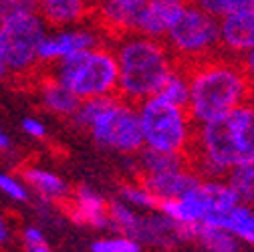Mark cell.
Masks as SVG:
<instances>
[{
  "label": "cell",
  "mask_w": 254,
  "mask_h": 252,
  "mask_svg": "<svg viewBox=\"0 0 254 252\" xmlns=\"http://www.w3.org/2000/svg\"><path fill=\"white\" fill-rule=\"evenodd\" d=\"M37 12L49 28H67L87 22L93 12V4L87 0H39Z\"/></svg>",
  "instance_id": "2e32d148"
},
{
  "label": "cell",
  "mask_w": 254,
  "mask_h": 252,
  "mask_svg": "<svg viewBox=\"0 0 254 252\" xmlns=\"http://www.w3.org/2000/svg\"><path fill=\"white\" fill-rule=\"evenodd\" d=\"M240 63H242V67H244V71L248 73V77L254 81V49L250 51V53H246L242 59H240Z\"/></svg>",
  "instance_id": "4dcf8cb0"
},
{
  "label": "cell",
  "mask_w": 254,
  "mask_h": 252,
  "mask_svg": "<svg viewBox=\"0 0 254 252\" xmlns=\"http://www.w3.org/2000/svg\"><path fill=\"white\" fill-rule=\"evenodd\" d=\"M39 10V0H0V24Z\"/></svg>",
  "instance_id": "83f0119b"
},
{
  "label": "cell",
  "mask_w": 254,
  "mask_h": 252,
  "mask_svg": "<svg viewBox=\"0 0 254 252\" xmlns=\"http://www.w3.org/2000/svg\"><path fill=\"white\" fill-rule=\"evenodd\" d=\"M87 2H89V4H95V2H97V0H87Z\"/></svg>",
  "instance_id": "8d00e7d4"
},
{
  "label": "cell",
  "mask_w": 254,
  "mask_h": 252,
  "mask_svg": "<svg viewBox=\"0 0 254 252\" xmlns=\"http://www.w3.org/2000/svg\"><path fill=\"white\" fill-rule=\"evenodd\" d=\"M117 200L135 208L137 212H155V210H160V204H162L160 198H157L141 180L121 184L119 192H117Z\"/></svg>",
  "instance_id": "7402d4cb"
},
{
  "label": "cell",
  "mask_w": 254,
  "mask_h": 252,
  "mask_svg": "<svg viewBox=\"0 0 254 252\" xmlns=\"http://www.w3.org/2000/svg\"><path fill=\"white\" fill-rule=\"evenodd\" d=\"M105 33L95 22H83L67 28H49L41 47V65L55 67L77 53L105 45Z\"/></svg>",
  "instance_id": "30bf717a"
},
{
  "label": "cell",
  "mask_w": 254,
  "mask_h": 252,
  "mask_svg": "<svg viewBox=\"0 0 254 252\" xmlns=\"http://www.w3.org/2000/svg\"><path fill=\"white\" fill-rule=\"evenodd\" d=\"M190 93H192V85H190V69L184 67V65H176L174 71L164 81L162 89L157 91L155 97H160V99H164L172 105L188 107Z\"/></svg>",
  "instance_id": "44dd1931"
},
{
  "label": "cell",
  "mask_w": 254,
  "mask_h": 252,
  "mask_svg": "<svg viewBox=\"0 0 254 252\" xmlns=\"http://www.w3.org/2000/svg\"><path fill=\"white\" fill-rule=\"evenodd\" d=\"M30 188V192H35L39 200L47 204H57V202H65L71 198V188L69 184L63 180L59 174L41 168V166H26L20 174Z\"/></svg>",
  "instance_id": "e0dca14e"
},
{
  "label": "cell",
  "mask_w": 254,
  "mask_h": 252,
  "mask_svg": "<svg viewBox=\"0 0 254 252\" xmlns=\"http://www.w3.org/2000/svg\"><path fill=\"white\" fill-rule=\"evenodd\" d=\"M206 252H242L240 240L228 230L218 226H200L196 228V238Z\"/></svg>",
  "instance_id": "603a6c76"
},
{
  "label": "cell",
  "mask_w": 254,
  "mask_h": 252,
  "mask_svg": "<svg viewBox=\"0 0 254 252\" xmlns=\"http://www.w3.org/2000/svg\"><path fill=\"white\" fill-rule=\"evenodd\" d=\"M49 26L39 12L0 24V55L8 75H28L41 65V47Z\"/></svg>",
  "instance_id": "9c48e42d"
},
{
  "label": "cell",
  "mask_w": 254,
  "mask_h": 252,
  "mask_svg": "<svg viewBox=\"0 0 254 252\" xmlns=\"http://www.w3.org/2000/svg\"><path fill=\"white\" fill-rule=\"evenodd\" d=\"M226 180L232 186V190L236 192L240 204L254 208V160L234 168L226 176Z\"/></svg>",
  "instance_id": "cb8c5ba5"
},
{
  "label": "cell",
  "mask_w": 254,
  "mask_h": 252,
  "mask_svg": "<svg viewBox=\"0 0 254 252\" xmlns=\"http://www.w3.org/2000/svg\"><path fill=\"white\" fill-rule=\"evenodd\" d=\"M248 105L254 107V81H252V87H250V95H248Z\"/></svg>",
  "instance_id": "e575fe53"
},
{
  "label": "cell",
  "mask_w": 254,
  "mask_h": 252,
  "mask_svg": "<svg viewBox=\"0 0 254 252\" xmlns=\"http://www.w3.org/2000/svg\"><path fill=\"white\" fill-rule=\"evenodd\" d=\"M22 242L26 252H53V248L47 242L45 232L39 226H26L22 230Z\"/></svg>",
  "instance_id": "f1b7e54d"
},
{
  "label": "cell",
  "mask_w": 254,
  "mask_h": 252,
  "mask_svg": "<svg viewBox=\"0 0 254 252\" xmlns=\"http://www.w3.org/2000/svg\"><path fill=\"white\" fill-rule=\"evenodd\" d=\"M145 149L190 155L196 139V121L188 107L149 97L137 105Z\"/></svg>",
  "instance_id": "8992f818"
},
{
  "label": "cell",
  "mask_w": 254,
  "mask_h": 252,
  "mask_svg": "<svg viewBox=\"0 0 254 252\" xmlns=\"http://www.w3.org/2000/svg\"><path fill=\"white\" fill-rule=\"evenodd\" d=\"M8 149H10V137L2 131V127H0V153L8 151Z\"/></svg>",
  "instance_id": "1f68e13d"
},
{
  "label": "cell",
  "mask_w": 254,
  "mask_h": 252,
  "mask_svg": "<svg viewBox=\"0 0 254 252\" xmlns=\"http://www.w3.org/2000/svg\"><path fill=\"white\" fill-rule=\"evenodd\" d=\"M254 49V12H232L220 18V53L242 59Z\"/></svg>",
  "instance_id": "5bb4252c"
},
{
  "label": "cell",
  "mask_w": 254,
  "mask_h": 252,
  "mask_svg": "<svg viewBox=\"0 0 254 252\" xmlns=\"http://www.w3.org/2000/svg\"><path fill=\"white\" fill-rule=\"evenodd\" d=\"M137 174L139 178L143 176H153V174H162L170 170L184 168L190 162V155H180V153H164V151H153V149H141L137 153Z\"/></svg>",
  "instance_id": "ffe728a7"
},
{
  "label": "cell",
  "mask_w": 254,
  "mask_h": 252,
  "mask_svg": "<svg viewBox=\"0 0 254 252\" xmlns=\"http://www.w3.org/2000/svg\"><path fill=\"white\" fill-rule=\"evenodd\" d=\"M69 214L81 226L89 228H109V202L91 186H79L71 192L69 198Z\"/></svg>",
  "instance_id": "4fadbf2b"
},
{
  "label": "cell",
  "mask_w": 254,
  "mask_h": 252,
  "mask_svg": "<svg viewBox=\"0 0 254 252\" xmlns=\"http://www.w3.org/2000/svg\"><path fill=\"white\" fill-rule=\"evenodd\" d=\"M4 242H6V240H4V238H2V234H0V246H2V244H4Z\"/></svg>",
  "instance_id": "d590c367"
},
{
  "label": "cell",
  "mask_w": 254,
  "mask_h": 252,
  "mask_svg": "<svg viewBox=\"0 0 254 252\" xmlns=\"http://www.w3.org/2000/svg\"><path fill=\"white\" fill-rule=\"evenodd\" d=\"M188 4L190 0H147L137 20L135 33L164 41Z\"/></svg>",
  "instance_id": "7c38bea8"
},
{
  "label": "cell",
  "mask_w": 254,
  "mask_h": 252,
  "mask_svg": "<svg viewBox=\"0 0 254 252\" xmlns=\"http://www.w3.org/2000/svg\"><path fill=\"white\" fill-rule=\"evenodd\" d=\"M113 51L119 65V97L135 105L155 97L178 65L164 41L141 33L115 39Z\"/></svg>",
  "instance_id": "3957f363"
},
{
  "label": "cell",
  "mask_w": 254,
  "mask_h": 252,
  "mask_svg": "<svg viewBox=\"0 0 254 252\" xmlns=\"http://www.w3.org/2000/svg\"><path fill=\"white\" fill-rule=\"evenodd\" d=\"M162 252H174V250H172V248H166V250H162Z\"/></svg>",
  "instance_id": "74e56055"
},
{
  "label": "cell",
  "mask_w": 254,
  "mask_h": 252,
  "mask_svg": "<svg viewBox=\"0 0 254 252\" xmlns=\"http://www.w3.org/2000/svg\"><path fill=\"white\" fill-rule=\"evenodd\" d=\"M240 204L228 180H202L188 194L166 200L160 204V212L182 228L196 232L200 226H214L222 216H226Z\"/></svg>",
  "instance_id": "52a82bcc"
},
{
  "label": "cell",
  "mask_w": 254,
  "mask_h": 252,
  "mask_svg": "<svg viewBox=\"0 0 254 252\" xmlns=\"http://www.w3.org/2000/svg\"><path fill=\"white\" fill-rule=\"evenodd\" d=\"M0 194L12 202H26L30 198V188L22 176L2 172L0 174Z\"/></svg>",
  "instance_id": "4316f807"
},
{
  "label": "cell",
  "mask_w": 254,
  "mask_h": 252,
  "mask_svg": "<svg viewBox=\"0 0 254 252\" xmlns=\"http://www.w3.org/2000/svg\"><path fill=\"white\" fill-rule=\"evenodd\" d=\"M51 73L81 101L119 95V65L109 45L77 53L55 65Z\"/></svg>",
  "instance_id": "5b68a950"
},
{
  "label": "cell",
  "mask_w": 254,
  "mask_h": 252,
  "mask_svg": "<svg viewBox=\"0 0 254 252\" xmlns=\"http://www.w3.org/2000/svg\"><path fill=\"white\" fill-rule=\"evenodd\" d=\"M39 99L43 103V107L57 115V117H75L79 105H81V99L75 95V93L63 85L53 73L45 75L41 81H39Z\"/></svg>",
  "instance_id": "ac0fdd59"
},
{
  "label": "cell",
  "mask_w": 254,
  "mask_h": 252,
  "mask_svg": "<svg viewBox=\"0 0 254 252\" xmlns=\"http://www.w3.org/2000/svg\"><path fill=\"white\" fill-rule=\"evenodd\" d=\"M188 69L192 85L188 111L196 125L224 117L248 103L252 79L244 71L240 59L218 53Z\"/></svg>",
  "instance_id": "7a4b0ae2"
},
{
  "label": "cell",
  "mask_w": 254,
  "mask_h": 252,
  "mask_svg": "<svg viewBox=\"0 0 254 252\" xmlns=\"http://www.w3.org/2000/svg\"><path fill=\"white\" fill-rule=\"evenodd\" d=\"M8 75V69L4 65V61H2V55H0V77H6Z\"/></svg>",
  "instance_id": "836d02e7"
},
{
  "label": "cell",
  "mask_w": 254,
  "mask_h": 252,
  "mask_svg": "<svg viewBox=\"0 0 254 252\" xmlns=\"http://www.w3.org/2000/svg\"><path fill=\"white\" fill-rule=\"evenodd\" d=\"M254 160V107L244 103L196 127L190 162L206 180L226 178L234 168Z\"/></svg>",
  "instance_id": "6da1fadb"
},
{
  "label": "cell",
  "mask_w": 254,
  "mask_h": 252,
  "mask_svg": "<svg viewBox=\"0 0 254 252\" xmlns=\"http://www.w3.org/2000/svg\"><path fill=\"white\" fill-rule=\"evenodd\" d=\"M0 234H2L4 240H8V224H6V220H4V214L0 212Z\"/></svg>",
  "instance_id": "d6a6232c"
},
{
  "label": "cell",
  "mask_w": 254,
  "mask_h": 252,
  "mask_svg": "<svg viewBox=\"0 0 254 252\" xmlns=\"http://www.w3.org/2000/svg\"><path fill=\"white\" fill-rule=\"evenodd\" d=\"M139 180L160 198V202H166V200L180 198V196L188 194L190 190H194V188L202 182V176L198 174V170L192 164H188V166L178 168V170L153 174V176H143Z\"/></svg>",
  "instance_id": "9a60e30c"
},
{
  "label": "cell",
  "mask_w": 254,
  "mask_h": 252,
  "mask_svg": "<svg viewBox=\"0 0 254 252\" xmlns=\"http://www.w3.org/2000/svg\"><path fill=\"white\" fill-rule=\"evenodd\" d=\"M216 18H224L232 12H254V0H192Z\"/></svg>",
  "instance_id": "d4e9b609"
},
{
  "label": "cell",
  "mask_w": 254,
  "mask_h": 252,
  "mask_svg": "<svg viewBox=\"0 0 254 252\" xmlns=\"http://www.w3.org/2000/svg\"><path fill=\"white\" fill-rule=\"evenodd\" d=\"M91 252H141V242L127 234L103 236L91 244Z\"/></svg>",
  "instance_id": "484cf974"
},
{
  "label": "cell",
  "mask_w": 254,
  "mask_h": 252,
  "mask_svg": "<svg viewBox=\"0 0 254 252\" xmlns=\"http://www.w3.org/2000/svg\"><path fill=\"white\" fill-rule=\"evenodd\" d=\"M145 4L147 0H97L93 4L95 24L113 39L135 33Z\"/></svg>",
  "instance_id": "8fae6325"
},
{
  "label": "cell",
  "mask_w": 254,
  "mask_h": 252,
  "mask_svg": "<svg viewBox=\"0 0 254 252\" xmlns=\"http://www.w3.org/2000/svg\"><path fill=\"white\" fill-rule=\"evenodd\" d=\"M218 228L228 230L232 236H236L244 246L254 248V208L246 204H238L234 210H230L226 216H222L214 224Z\"/></svg>",
  "instance_id": "d6986e66"
},
{
  "label": "cell",
  "mask_w": 254,
  "mask_h": 252,
  "mask_svg": "<svg viewBox=\"0 0 254 252\" xmlns=\"http://www.w3.org/2000/svg\"><path fill=\"white\" fill-rule=\"evenodd\" d=\"M164 43L178 65L192 67L220 53V18L190 2Z\"/></svg>",
  "instance_id": "ba28073f"
},
{
  "label": "cell",
  "mask_w": 254,
  "mask_h": 252,
  "mask_svg": "<svg viewBox=\"0 0 254 252\" xmlns=\"http://www.w3.org/2000/svg\"><path fill=\"white\" fill-rule=\"evenodd\" d=\"M22 133H26L33 139H45L47 137V125L39 117H24L20 123Z\"/></svg>",
  "instance_id": "f546056e"
},
{
  "label": "cell",
  "mask_w": 254,
  "mask_h": 252,
  "mask_svg": "<svg viewBox=\"0 0 254 252\" xmlns=\"http://www.w3.org/2000/svg\"><path fill=\"white\" fill-rule=\"evenodd\" d=\"M73 121L103 149L137 155L145 147L137 105L119 95L81 101Z\"/></svg>",
  "instance_id": "277c9868"
}]
</instances>
